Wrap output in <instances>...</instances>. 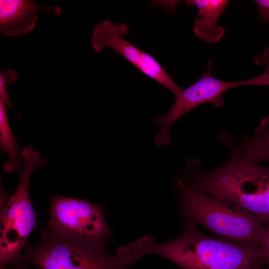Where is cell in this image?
I'll return each mask as SVG.
<instances>
[{
  "label": "cell",
  "mask_w": 269,
  "mask_h": 269,
  "mask_svg": "<svg viewBox=\"0 0 269 269\" xmlns=\"http://www.w3.org/2000/svg\"><path fill=\"white\" fill-rule=\"evenodd\" d=\"M18 77L17 73L14 71L8 69L0 73V102L4 104L6 106L11 107L14 109L8 97L6 84L12 83Z\"/></svg>",
  "instance_id": "cell-13"
},
{
  "label": "cell",
  "mask_w": 269,
  "mask_h": 269,
  "mask_svg": "<svg viewBox=\"0 0 269 269\" xmlns=\"http://www.w3.org/2000/svg\"><path fill=\"white\" fill-rule=\"evenodd\" d=\"M40 239L27 245L20 261L39 269H129L134 263L117 249L114 255L106 246L71 237L49 228L40 229Z\"/></svg>",
  "instance_id": "cell-4"
},
{
  "label": "cell",
  "mask_w": 269,
  "mask_h": 269,
  "mask_svg": "<svg viewBox=\"0 0 269 269\" xmlns=\"http://www.w3.org/2000/svg\"><path fill=\"white\" fill-rule=\"evenodd\" d=\"M174 192L182 223L202 226L222 239L239 244L259 246L265 226L241 206L177 183Z\"/></svg>",
  "instance_id": "cell-3"
},
{
  "label": "cell",
  "mask_w": 269,
  "mask_h": 269,
  "mask_svg": "<svg viewBox=\"0 0 269 269\" xmlns=\"http://www.w3.org/2000/svg\"><path fill=\"white\" fill-rule=\"evenodd\" d=\"M188 6H195L198 10L192 30L199 38L209 43L219 41L225 33L218 20L227 5L226 0H192L186 1Z\"/></svg>",
  "instance_id": "cell-10"
},
{
  "label": "cell",
  "mask_w": 269,
  "mask_h": 269,
  "mask_svg": "<svg viewBox=\"0 0 269 269\" xmlns=\"http://www.w3.org/2000/svg\"><path fill=\"white\" fill-rule=\"evenodd\" d=\"M6 106L0 102V149L9 156L4 164L3 169L7 172L19 170L23 165V158L18 143L15 141L9 126Z\"/></svg>",
  "instance_id": "cell-12"
},
{
  "label": "cell",
  "mask_w": 269,
  "mask_h": 269,
  "mask_svg": "<svg viewBox=\"0 0 269 269\" xmlns=\"http://www.w3.org/2000/svg\"><path fill=\"white\" fill-rule=\"evenodd\" d=\"M254 62L265 67L264 72L258 76L259 86H269V47L255 58Z\"/></svg>",
  "instance_id": "cell-14"
},
{
  "label": "cell",
  "mask_w": 269,
  "mask_h": 269,
  "mask_svg": "<svg viewBox=\"0 0 269 269\" xmlns=\"http://www.w3.org/2000/svg\"><path fill=\"white\" fill-rule=\"evenodd\" d=\"M127 24H116L109 19L103 20L94 27L91 43L97 52L109 47L125 58L140 71L170 91L176 97L181 89L165 69L151 55L126 40Z\"/></svg>",
  "instance_id": "cell-8"
},
{
  "label": "cell",
  "mask_w": 269,
  "mask_h": 269,
  "mask_svg": "<svg viewBox=\"0 0 269 269\" xmlns=\"http://www.w3.org/2000/svg\"><path fill=\"white\" fill-rule=\"evenodd\" d=\"M216 139L228 148L227 160L204 170L199 160L187 158L186 168L178 172L179 181L187 188L236 203L266 225L269 223V167L246 160L227 132L221 131Z\"/></svg>",
  "instance_id": "cell-1"
},
{
  "label": "cell",
  "mask_w": 269,
  "mask_h": 269,
  "mask_svg": "<svg viewBox=\"0 0 269 269\" xmlns=\"http://www.w3.org/2000/svg\"><path fill=\"white\" fill-rule=\"evenodd\" d=\"M21 154L23 165L18 186L0 213V269L19 261L27 238L35 228V214L29 191L30 180L37 168L49 162L29 146L22 150Z\"/></svg>",
  "instance_id": "cell-5"
},
{
  "label": "cell",
  "mask_w": 269,
  "mask_h": 269,
  "mask_svg": "<svg viewBox=\"0 0 269 269\" xmlns=\"http://www.w3.org/2000/svg\"><path fill=\"white\" fill-rule=\"evenodd\" d=\"M27 266L19 261L15 263L9 264L1 269H28Z\"/></svg>",
  "instance_id": "cell-17"
},
{
  "label": "cell",
  "mask_w": 269,
  "mask_h": 269,
  "mask_svg": "<svg viewBox=\"0 0 269 269\" xmlns=\"http://www.w3.org/2000/svg\"><path fill=\"white\" fill-rule=\"evenodd\" d=\"M259 246L263 249L266 257L269 261V223L265 225Z\"/></svg>",
  "instance_id": "cell-16"
},
{
  "label": "cell",
  "mask_w": 269,
  "mask_h": 269,
  "mask_svg": "<svg viewBox=\"0 0 269 269\" xmlns=\"http://www.w3.org/2000/svg\"><path fill=\"white\" fill-rule=\"evenodd\" d=\"M255 2L258 8L261 21L269 22V0H256Z\"/></svg>",
  "instance_id": "cell-15"
},
{
  "label": "cell",
  "mask_w": 269,
  "mask_h": 269,
  "mask_svg": "<svg viewBox=\"0 0 269 269\" xmlns=\"http://www.w3.org/2000/svg\"><path fill=\"white\" fill-rule=\"evenodd\" d=\"M212 59H210L202 77L186 89H181L166 114L153 118L152 124L160 128V132L154 138L157 145L164 146L171 142L172 137L169 130L172 126L194 108L207 103H212L215 107L223 106V95L226 91L238 86H255L254 78L239 81H225L217 79L212 74Z\"/></svg>",
  "instance_id": "cell-7"
},
{
  "label": "cell",
  "mask_w": 269,
  "mask_h": 269,
  "mask_svg": "<svg viewBox=\"0 0 269 269\" xmlns=\"http://www.w3.org/2000/svg\"><path fill=\"white\" fill-rule=\"evenodd\" d=\"M44 10L55 16L61 13L58 6L46 7L32 0H0V29L2 35L15 36L32 31L37 22V12Z\"/></svg>",
  "instance_id": "cell-9"
},
{
  "label": "cell",
  "mask_w": 269,
  "mask_h": 269,
  "mask_svg": "<svg viewBox=\"0 0 269 269\" xmlns=\"http://www.w3.org/2000/svg\"><path fill=\"white\" fill-rule=\"evenodd\" d=\"M264 266L265 265L253 267L249 269H269V264L266 267H264Z\"/></svg>",
  "instance_id": "cell-18"
},
{
  "label": "cell",
  "mask_w": 269,
  "mask_h": 269,
  "mask_svg": "<svg viewBox=\"0 0 269 269\" xmlns=\"http://www.w3.org/2000/svg\"><path fill=\"white\" fill-rule=\"evenodd\" d=\"M48 227L59 233L107 246L112 231L103 207L87 200L55 195L50 197Z\"/></svg>",
  "instance_id": "cell-6"
},
{
  "label": "cell",
  "mask_w": 269,
  "mask_h": 269,
  "mask_svg": "<svg viewBox=\"0 0 269 269\" xmlns=\"http://www.w3.org/2000/svg\"><path fill=\"white\" fill-rule=\"evenodd\" d=\"M183 231L170 241L156 243L146 235L136 241L139 258L153 254L182 269H249L269 264L260 246H247L208 236L198 226L182 223Z\"/></svg>",
  "instance_id": "cell-2"
},
{
  "label": "cell",
  "mask_w": 269,
  "mask_h": 269,
  "mask_svg": "<svg viewBox=\"0 0 269 269\" xmlns=\"http://www.w3.org/2000/svg\"><path fill=\"white\" fill-rule=\"evenodd\" d=\"M238 146L248 161L269 162V115L262 119L251 136L240 135Z\"/></svg>",
  "instance_id": "cell-11"
}]
</instances>
